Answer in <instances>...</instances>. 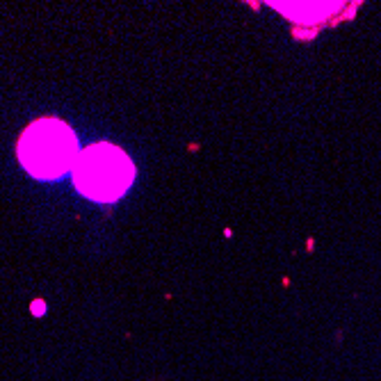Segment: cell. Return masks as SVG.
I'll return each instance as SVG.
<instances>
[{"label":"cell","instance_id":"6da1fadb","mask_svg":"<svg viewBox=\"0 0 381 381\" xmlns=\"http://www.w3.org/2000/svg\"><path fill=\"white\" fill-rule=\"evenodd\" d=\"M16 153L25 171H30L35 178L53 180L73 171L80 149L73 130L64 121L46 117L23 130Z\"/></svg>","mask_w":381,"mask_h":381},{"label":"cell","instance_id":"7a4b0ae2","mask_svg":"<svg viewBox=\"0 0 381 381\" xmlns=\"http://www.w3.org/2000/svg\"><path fill=\"white\" fill-rule=\"evenodd\" d=\"M135 178L133 160L124 149L101 142L80 151L73 167L75 187L84 197L101 203H112L124 197Z\"/></svg>","mask_w":381,"mask_h":381}]
</instances>
